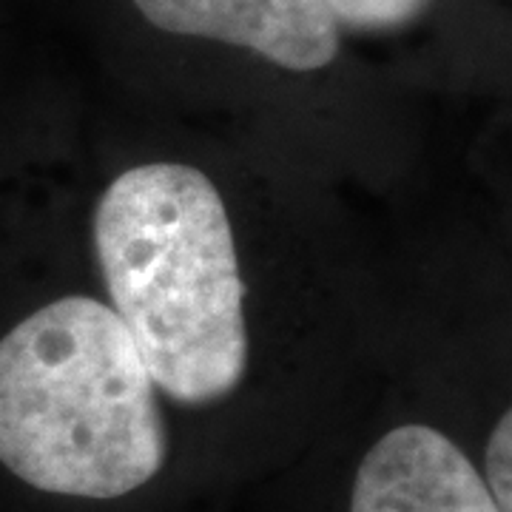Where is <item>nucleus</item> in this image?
<instances>
[{
  "instance_id": "5",
  "label": "nucleus",
  "mask_w": 512,
  "mask_h": 512,
  "mask_svg": "<svg viewBox=\"0 0 512 512\" xmlns=\"http://www.w3.org/2000/svg\"><path fill=\"white\" fill-rule=\"evenodd\" d=\"M481 481L487 493L493 495L495 507L501 512H512V413L504 410L495 419L490 436L481 450Z\"/></svg>"
},
{
  "instance_id": "4",
  "label": "nucleus",
  "mask_w": 512,
  "mask_h": 512,
  "mask_svg": "<svg viewBox=\"0 0 512 512\" xmlns=\"http://www.w3.org/2000/svg\"><path fill=\"white\" fill-rule=\"evenodd\" d=\"M168 35L251 49L291 72H316L339 55V23L322 0H134Z\"/></svg>"
},
{
  "instance_id": "6",
  "label": "nucleus",
  "mask_w": 512,
  "mask_h": 512,
  "mask_svg": "<svg viewBox=\"0 0 512 512\" xmlns=\"http://www.w3.org/2000/svg\"><path fill=\"white\" fill-rule=\"evenodd\" d=\"M336 23L356 29H390L402 26L427 9L430 0H322Z\"/></svg>"
},
{
  "instance_id": "1",
  "label": "nucleus",
  "mask_w": 512,
  "mask_h": 512,
  "mask_svg": "<svg viewBox=\"0 0 512 512\" xmlns=\"http://www.w3.org/2000/svg\"><path fill=\"white\" fill-rule=\"evenodd\" d=\"M171 436L120 316L57 296L0 325V484L49 504H123L157 487Z\"/></svg>"
},
{
  "instance_id": "2",
  "label": "nucleus",
  "mask_w": 512,
  "mask_h": 512,
  "mask_svg": "<svg viewBox=\"0 0 512 512\" xmlns=\"http://www.w3.org/2000/svg\"><path fill=\"white\" fill-rule=\"evenodd\" d=\"M92 237L154 387L188 407L234 396L251 362L248 288L217 183L188 163L131 165L94 205Z\"/></svg>"
},
{
  "instance_id": "3",
  "label": "nucleus",
  "mask_w": 512,
  "mask_h": 512,
  "mask_svg": "<svg viewBox=\"0 0 512 512\" xmlns=\"http://www.w3.org/2000/svg\"><path fill=\"white\" fill-rule=\"evenodd\" d=\"M342 512H501L478 461L444 430L407 421L359 456Z\"/></svg>"
}]
</instances>
